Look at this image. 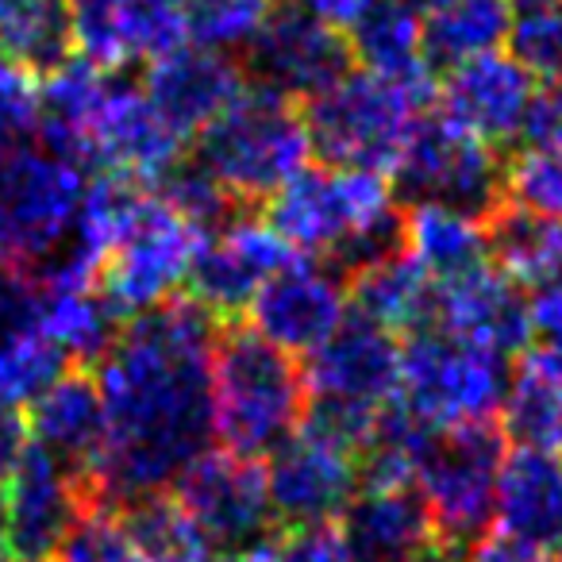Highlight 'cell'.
<instances>
[{"mask_svg": "<svg viewBox=\"0 0 562 562\" xmlns=\"http://www.w3.org/2000/svg\"><path fill=\"white\" fill-rule=\"evenodd\" d=\"M216 316L193 297L132 316L101 359L104 443L81 474L89 505L166 493L209 451Z\"/></svg>", "mask_w": 562, "mask_h": 562, "instance_id": "obj_1", "label": "cell"}, {"mask_svg": "<svg viewBox=\"0 0 562 562\" xmlns=\"http://www.w3.org/2000/svg\"><path fill=\"white\" fill-rule=\"evenodd\" d=\"M266 224L293 250L328 258L347 278L401 250L397 201L382 170L305 166L270 196Z\"/></svg>", "mask_w": 562, "mask_h": 562, "instance_id": "obj_2", "label": "cell"}, {"mask_svg": "<svg viewBox=\"0 0 562 562\" xmlns=\"http://www.w3.org/2000/svg\"><path fill=\"white\" fill-rule=\"evenodd\" d=\"M308 408L305 374L293 355L258 331L232 328L212 347V436L224 451L258 459L301 428Z\"/></svg>", "mask_w": 562, "mask_h": 562, "instance_id": "obj_3", "label": "cell"}, {"mask_svg": "<svg viewBox=\"0 0 562 562\" xmlns=\"http://www.w3.org/2000/svg\"><path fill=\"white\" fill-rule=\"evenodd\" d=\"M401 344L378 324L347 316L344 328L308 355V408L301 428L362 454L378 416L397 401Z\"/></svg>", "mask_w": 562, "mask_h": 562, "instance_id": "obj_4", "label": "cell"}, {"mask_svg": "<svg viewBox=\"0 0 562 562\" xmlns=\"http://www.w3.org/2000/svg\"><path fill=\"white\" fill-rule=\"evenodd\" d=\"M305 112L290 97L266 86H243V93L212 120L196 139V162L235 196L262 201L308 166Z\"/></svg>", "mask_w": 562, "mask_h": 562, "instance_id": "obj_5", "label": "cell"}, {"mask_svg": "<svg viewBox=\"0 0 562 562\" xmlns=\"http://www.w3.org/2000/svg\"><path fill=\"white\" fill-rule=\"evenodd\" d=\"M431 97H436V81L416 86V81H393L370 70H347L336 86L305 104L308 143L328 166L385 173L405 150Z\"/></svg>", "mask_w": 562, "mask_h": 562, "instance_id": "obj_6", "label": "cell"}, {"mask_svg": "<svg viewBox=\"0 0 562 562\" xmlns=\"http://www.w3.org/2000/svg\"><path fill=\"white\" fill-rule=\"evenodd\" d=\"M86 193L78 162L50 147H0V270H43L70 243Z\"/></svg>", "mask_w": 562, "mask_h": 562, "instance_id": "obj_7", "label": "cell"}, {"mask_svg": "<svg viewBox=\"0 0 562 562\" xmlns=\"http://www.w3.org/2000/svg\"><path fill=\"white\" fill-rule=\"evenodd\" d=\"M505 385V355L462 344L439 328L416 331L401 347L397 405L431 431L497 424Z\"/></svg>", "mask_w": 562, "mask_h": 562, "instance_id": "obj_8", "label": "cell"}, {"mask_svg": "<svg viewBox=\"0 0 562 562\" xmlns=\"http://www.w3.org/2000/svg\"><path fill=\"white\" fill-rule=\"evenodd\" d=\"M505 462V436L497 424L439 431L428 447L416 493L431 516L439 547L467 551L493 524V493Z\"/></svg>", "mask_w": 562, "mask_h": 562, "instance_id": "obj_9", "label": "cell"}, {"mask_svg": "<svg viewBox=\"0 0 562 562\" xmlns=\"http://www.w3.org/2000/svg\"><path fill=\"white\" fill-rule=\"evenodd\" d=\"M393 181L413 204H451L490 220L505 196V166L497 147L477 139L447 112L420 116L393 162Z\"/></svg>", "mask_w": 562, "mask_h": 562, "instance_id": "obj_10", "label": "cell"}, {"mask_svg": "<svg viewBox=\"0 0 562 562\" xmlns=\"http://www.w3.org/2000/svg\"><path fill=\"white\" fill-rule=\"evenodd\" d=\"M204 235L178 216L162 196H150L132 232L101 262V293L116 316H143L189 285V270Z\"/></svg>", "mask_w": 562, "mask_h": 562, "instance_id": "obj_11", "label": "cell"}, {"mask_svg": "<svg viewBox=\"0 0 562 562\" xmlns=\"http://www.w3.org/2000/svg\"><path fill=\"white\" fill-rule=\"evenodd\" d=\"M173 497L216 551L266 543L273 524L266 474L255 467V459H243L224 447L196 454L173 482Z\"/></svg>", "mask_w": 562, "mask_h": 562, "instance_id": "obj_12", "label": "cell"}, {"mask_svg": "<svg viewBox=\"0 0 562 562\" xmlns=\"http://www.w3.org/2000/svg\"><path fill=\"white\" fill-rule=\"evenodd\" d=\"M351 293L336 266L321 258H290L250 301V331L285 355H313L347 321Z\"/></svg>", "mask_w": 562, "mask_h": 562, "instance_id": "obj_13", "label": "cell"}, {"mask_svg": "<svg viewBox=\"0 0 562 562\" xmlns=\"http://www.w3.org/2000/svg\"><path fill=\"white\" fill-rule=\"evenodd\" d=\"M262 474L273 520L290 531L321 528L344 516V508L359 493V454L316 431L297 428L278 451H270V467Z\"/></svg>", "mask_w": 562, "mask_h": 562, "instance_id": "obj_14", "label": "cell"}, {"mask_svg": "<svg viewBox=\"0 0 562 562\" xmlns=\"http://www.w3.org/2000/svg\"><path fill=\"white\" fill-rule=\"evenodd\" d=\"M247 55L255 86L273 89L290 101H313L351 70V43L344 40V32L313 20L290 0L270 9Z\"/></svg>", "mask_w": 562, "mask_h": 562, "instance_id": "obj_15", "label": "cell"}, {"mask_svg": "<svg viewBox=\"0 0 562 562\" xmlns=\"http://www.w3.org/2000/svg\"><path fill=\"white\" fill-rule=\"evenodd\" d=\"M181 147L186 139L166 124L162 112L147 101L139 86L109 81V93L86 132L81 166L93 162L104 173L150 186L181 162Z\"/></svg>", "mask_w": 562, "mask_h": 562, "instance_id": "obj_16", "label": "cell"}, {"mask_svg": "<svg viewBox=\"0 0 562 562\" xmlns=\"http://www.w3.org/2000/svg\"><path fill=\"white\" fill-rule=\"evenodd\" d=\"M293 258V247L266 220H227L201 243L189 270L193 301L212 316L247 313L255 293Z\"/></svg>", "mask_w": 562, "mask_h": 562, "instance_id": "obj_17", "label": "cell"}, {"mask_svg": "<svg viewBox=\"0 0 562 562\" xmlns=\"http://www.w3.org/2000/svg\"><path fill=\"white\" fill-rule=\"evenodd\" d=\"M539 86L543 81L513 50H493V55L451 66L439 97L454 124L501 150L508 143H520Z\"/></svg>", "mask_w": 562, "mask_h": 562, "instance_id": "obj_18", "label": "cell"}, {"mask_svg": "<svg viewBox=\"0 0 562 562\" xmlns=\"http://www.w3.org/2000/svg\"><path fill=\"white\" fill-rule=\"evenodd\" d=\"M74 47L81 58L116 70L150 63L186 43V0H70Z\"/></svg>", "mask_w": 562, "mask_h": 562, "instance_id": "obj_19", "label": "cell"}, {"mask_svg": "<svg viewBox=\"0 0 562 562\" xmlns=\"http://www.w3.org/2000/svg\"><path fill=\"white\" fill-rule=\"evenodd\" d=\"M89 497L81 477L35 443H27L9 490H4V520L9 543L20 562H43L63 547L66 531L86 513Z\"/></svg>", "mask_w": 562, "mask_h": 562, "instance_id": "obj_20", "label": "cell"}, {"mask_svg": "<svg viewBox=\"0 0 562 562\" xmlns=\"http://www.w3.org/2000/svg\"><path fill=\"white\" fill-rule=\"evenodd\" d=\"M139 89L162 112L166 124L181 139H189L201 135L243 93V70L232 63V55L186 40L166 55L150 58Z\"/></svg>", "mask_w": 562, "mask_h": 562, "instance_id": "obj_21", "label": "cell"}, {"mask_svg": "<svg viewBox=\"0 0 562 562\" xmlns=\"http://www.w3.org/2000/svg\"><path fill=\"white\" fill-rule=\"evenodd\" d=\"M431 328L474 344L493 355H520L531 344L524 290L493 262L436 285V324Z\"/></svg>", "mask_w": 562, "mask_h": 562, "instance_id": "obj_22", "label": "cell"}, {"mask_svg": "<svg viewBox=\"0 0 562 562\" xmlns=\"http://www.w3.org/2000/svg\"><path fill=\"white\" fill-rule=\"evenodd\" d=\"M66 359L40 328V281L24 270H0V413L27 408Z\"/></svg>", "mask_w": 562, "mask_h": 562, "instance_id": "obj_23", "label": "cell"}, {"mask_svg": "<svg viewBox=\"0 0 562 562\" xmlns=\"http://www.w3.org/2000/svg\"><path fill=\"white\" fill-rule=\"evenodd\" d=\"M339 539L355 562H424L439 547L420 493L390 485H359L344 508Z\"/></svg>", "mask_w": 562, "mask_h": 562, "instance_id": "obj_24", "label": "cell"}, {"mask_svg": "<svg viewBox=\"0 0 562 562\" xmlns=\"http://www.w3.org/2000/svg\"><path fill=\"white\" fill-rule=\"evenodd\" d=\"M493 524L501 536L554 551L562 543V454L513 447L497 474Z\"/></svg>", "mask_w": 562, "mask_h": 562, "instance_id": "obj_25", "label": "cell"}, {"mask_svg": "<svg viewBox=\"0 0 562 562\" xmlns=\"http://www.w3.org/2000/svg\"><path fill=\"white\" fill-rule=\"evenodd\" d=\"M27 439L50 459L70 467L74 474H86L93 467L97 451L104 443V405L97 378L81 374H58L40 397L27 405Z\"/></svg>", "mask_w": 562, "mask_h": 562, "instance_id": "obj_26", "label": "cell"}, {"mask_svg": "<svg viewBox=\"0 0 562 562\" xmlns=\"http://www.w3.org/2000/svg\"><path fill=\"white\" fill-rule=\"evenodd\" d=\"M497 420L501 436L516 447L562 454V351L524 347L516 367H508Z\"/></svg>", "mask_w": 562, "mask_h": 562, "instance_id": "obj_27", "label": "cell"}, {"mask_svg": "<svg viewBox=\"0 0 562 562\" xmlns=\"http://www.w3.org/2000/svg\"><path fill=\"white\" fill-rule=\"evenodd\" d=\"M347 293H351L355 313L385 328L390 336H416L436 324V281L405 250H393L351 273Z\"/></svg>", "mask_w": 562, "mask_h": 562, "instance_id": "obj_28", "label": "cell"}, {"mask_svg": "<svg viewBox=\"0 0 562 562\" xmlns=\"http://www.w3.org/2000/svg\"><path fill=\"white\" fill-rule=\"evenodd\" d=\"M401 250L439 285L490 262V227L482 216L424 201L401 216Z\"/></svg>", "mask_w": 562, "mask_h": 562, "instance_id": "obj_29", "label": "cell"}, {"mask_svg": "<svg viewBox=\"0 0 562 562\" xmlns=\"http://www.w3.org/2000/svg\"><path fill=\"white\" fill-rule=\"evenodd\" d=\"M40 281V328L66 362L104 359L120 331V316L93 281Z\"/></svg>", "mask_w": 562, "mask_h": 562, "instance_id": "obj_30", "label": "cell"}, {"mask_svg": "<svg viewBox=\"0 0 562 562\" xmlns=\"http://www.w3.org/2000/svg\"><path fill=\"white\" fill-rule=\"evenodd\" d=\"M109 70L89 58H66L55 70L43 74L40 86V132L43 147L81 166L86 132L109 93Z\"/></svg>", "mask_w": 562, "mask_h": 562, "instance_id": "obj_31", "label": "cell"}, {"mask_svg": "<svg viewBox=\"0 0 562 562\" xmlns=\"http://www.w3.org/2000/svg\"><path fill=\"white\" fill-rule=\"evenodd\" d=\"M351 58L362 70L393 81L431 86V66L424 58V12L413 0H378L351 27Z\"/></svg>", "mask_w": 562, "mask_h": 562, "instance_id": "obj_32", "label": "cell"}, {"mask_svg": "<svg viewBox=\"0 0 562 562\" xmlns=\"http://www.w3.org/2000/svg\"><path fill=\"white\" fill-rule=\"evenodd\" d=\"M513 4L508 0H447L439 9L424 12V58L428 66L470 63L508 47L513 32Z\"/></svg>", "mask_w": 562, "mask_h": 562, "instance_id": "obj_33", "label": "cell"}, {"mask_svg": "<svg viewBox=\"0 0 562 562\" xmlns=\"http://www.w3.org/2000/svg\"><path fill=\"white\" fill-rule=\"evenodd\" d=\"M490 262L524 293L562 273V224L524 209H497L490 220Z\"/></svg>", "mask_w": 562, "mask_h": 562, "instance_id": "obj_34", "label": "cell"}, {"mask_svg": "<svg viewBox=\"0 0 562 562\" xmlns=\"http://www.w3.org/2000/svg\"><path fill=\"white\" fill-rule=\"evenodd\" d=\"M74 50L70 0H0V58L47 74Z\"/></svg>", "mask_w": 562, "mask_h": 562, "instance_id": "obj_35", "label": "cell"}, {"mask_svg": "<svg viewBox=\"0 0 562 562\" xmlns=\"http://www.w3.org/2000/svg\"><path fill=\"white\" fill-rule=\"evenodd\" d=\"M143 562H209L212 543L181 508L173 493H147L124 505L120 516Z\"/></svg>", "mask_w": 562, "mask_h": 562, "instance_id": "obj_36", "label": "cell"}, {"mask_svg": "<svg viewBox=\"0 0 562 562\" xmlns=\"http://www.w3.org/2000/svg\"><path fill=\"white\" fill-rule=\"evenodd\" d=\"M270 9L273 0H186V35L220 55L250 50Z\"/></svg>", "mask_w": 562, "mask_h": 562, "instance_id": "obj_37", "label": "cell"}, {"mask_svg": "<svg viewBox=\"0 0 562 562\" xmlns=\"http://www.w3.org/2000/svg\"><path fill=\"white\" fill-rule=\"evenodd\" d=\"M505 196L513 209L562 224V143H520L505 166Z\"/></svg>", "mask_w": 562, "mask_h": 562, "instance_id": "obj_38", "label": "cell"}, {"mask_svg": "<svg viewBox=\"0 0 562 562\" xmlns=\"http://www.w3.org/2000/svg\"><path fill=\"white\" fill-rule=\"evenodd\" d=\"M162 201L209 239L235 220V196L201 162H178L162 178Z\"/></svg>", "mask_w": 562, "mask_h": 562, "instance_id": "obj_39", "label": "cell"}, {"mask_svg": "<svg viewBox=\"0 0 562 562\" xmlns=\"http://www.w3.org/2000/svg\"><path fill=\"white\" fill-rule=\"evenodd\" d=\"M55 554L58 562H143L124 524L101 505H86V513L74 520Z\"/></svg>", "mask_w": 562, "mask_h": 562, "instance_id": "obj_40", "label": "cell"}, {"mask_svg": "<svg viewBox=\"0 0 562 562\" xmlns=\"http://www.w3.org/2000/svg\"><path fill=\"white\" fill-rule=\"evenodd\" d=\"M539 81L562 78V4L539 12H516L508 47Z\"/></svg>", "mask_w": 562, "mask_h": 562, "instance_id": "obj_41", "label": "cell"}, {"mask_svg": "<svg viewBox=\"0 0 562 562\" xmlns=\"http://www.w3.org/2000/svg\"><path fill=\"white\" fill-rule=\"evenodd\" d=\"M40 132V86L32 70L0 58V147H16Z\"/></svg>", "mask_w": 562, "mask_h": 562, "instance_id": "obj_42", "label": "cell"}, {"mask_svg": "<svg viewBox=\"0 0 562 562\" xmlns=\"http://www.w3.org/2000/svg\"><path fill=\"white\" fill-rule=\"evenodd\" d=\"M270 562H355L336 528H297L281 543H270Z\"/></svg>", "mask_w": 562, "mask_h": 562, "instance_id": "obj_43", "label": "cell"}, {"mask_svg": "<svg viewBox=\"0 0 562 562\" xmlns=\"http://www.w3.org/2000/svg\"><path fill=\"white\" fill-rule=\"evenodd\" d=\"M524 305H528L531 339H539V347L562 351V273L524 293Z\"/></svg>", "mask_w": 562, "mask_h": 562, "instance_id": "obj_44", "label": "cell"}, {"mask_svg": "<svg viewBox=\"0 0 562 562\" xmlns=\"http://www.w3.org/2000/svg\"><path fill=\"white\" fill-rule=\"evenodd\" d=\"M462 562H559V554L547 551V547L524 543V539L493 531V536H482L477 543H470L462 551Z\"/></svg>", "mask_w": 562, "mask_h": 562, "instance_id": "obj_45", "label": "cell"}, {"mask_svg": "<svg viewBox=\"0 0 562 562\" xmlns=\"http://www.w3.org/2000/svg\"><path fill=\"white\" fill-rule=\"evenodd\" d=\"M520 143H562V78L539 86Z\"/></svg>", "mask_w": 562, "mask_h": 562, "instance_id": "obj_46", "label": "cell"}, {"mask_svg": "<svg viewBox=\"0 0 562 562\" xmlns=\"http://www.w3.org/2000/svg\"><path fill=\"white\" fill-rule=\"evenodd\" d=\"M290 4H297L301 12H308V16L321 20V24L336 27V32H351V27L374 9L378 0H290Z\"/></svg>", "mask_w": 562, "mask_h": 562, "instance_id": "obj_47", "label": "cell"}, {"mask_svg": "<svg viewBox=\"0 0 562 562\" xmlns=\"http://www.w3.org/2000/svg\"><path fill=\"white\" fill-rule=\"evenodd\" d=\"M27 443H32V439H27V424L20 420L16 413H0V493L9 490Z\"/></svg>", "mask_w": 562, "mask_h": 562, "instance_id": "obj_48", "label": "cell"}, {"mask_svg": "<svg viewBox=\"0 0 562 562\" xmlns=\"http://www.w3.org/2000/svg\"><path fill=\"white\" fill-rule=\"evenodd\" d=\"M209 562H270V543L243 547V551H220L216 559H209Z\"/></svg>", "mask_w": 562, "mask_h": 562, "instance_id": "obj_49", "label": "cell"}, {"mask_svg": "<svg viewBox=\"0 0 562 562\" xmlns=\"http://www.w3.org/2000/svg\"><path fill=\"white\" fill-rule=\"evenodd\" d=\"M513 12H539V9H559L562 0H508Z\"/></svg>", "mask_w": 562, "mask_h": 562, "instance_id": "obj_50", "label": "cell"}, {"mask_svg": "<svg viewBox=\"0 0 562 562\" xmlns=\"http://www.w3.org/2000/svg\"><path fill=\"white\" fill-rule=\"evenodd\" d=\"M12 543H9V520H4V505H0V562H9Z\"/></svg>", "mask_w": 562, "mask_h": 562, "instance_id": "obj_51", "label": "cell"}, {"mask_svg": "<svg viewBox=\"0 0 562 562\" xmlns=\"http://www.w3.org/2000/svg\"><path fill=\"white\" fill-rule=\"evenodd\" d=\"M554 551H559V562H562V543H559V547H554Z\"/></svg>", "mask_w": 562, "mask_h": 562, "instance_id": "obj_52", "label": "cell"}, {"mask_svg": "<svg viewBox=\"0 0 562 562\" xmlns=\"http://www.w3.org/2000/svg\"><path fill=\"white\" fill-rule=\"evenodd\" d=\"M424 562H439V559H424Z\"/></svg>", "mask_w": 562, "mask_h": 562, "instance_id": "obj_53", "label": "cell"}]
</instances>
